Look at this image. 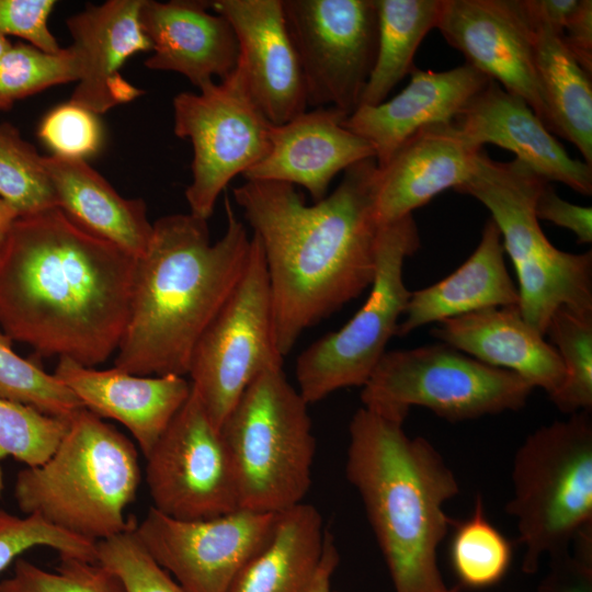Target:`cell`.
<instances>
[{"label":"cell","mask_w":592,"mask_h":592,"mask_svg":"<svg viewBox=\"0 0 592 592\" xmlns=\"http://www.w3.org/2000/svg\"><path fill=\"white\" fill-rule=\"evenodd\" d=\"M227 227L210 241L207 220L191 213L152 224L137 259L129 316L114 368L138 376H184L193 350L247 266L251 237L225 197Z\"/></svg>","instance_id":"obj_3"},{"label":"cell","mask_w":592,"mask_h":592,"mask_svg":"<svg viewBox=\"0 0 592 592\" xmlns=\"http://www.w3.org/2000/svg\"><path fill=\"white\" fill-rule=\"evenodd\" d=\"M407 87L377 105H360L343 125L367 140L378 168L417 132L432 124L452 122L492 80L465 62L445 71L412 70Z\"/></svg>","instance_id":"obj_21"},{"label":"cell","mask_w":592,"mask_h":592,"mask_svg":"<svg viewBox=\"0 0 592 592\" xmlns=\"http://www.w3.org/2000/svg\"><path fill=\"white\" fill-rule=\"evenodd\" d=\"M561 38L579 62L589 73H592V1L580 0L567 22Z\"/></svg>","instance_id":"obj_44"},{"label":"cell","mask_w":592,"mask_h":592,"mask_svg":"<svg viewBox=\"0 0 592 592\" xmlns=\"http://www.w3.org/2000/svg\"><path fill=\"white\" fill-rule=\"evenodd\" d=\"M69 422L0 398V458L11 456L27 467L43 464L66 434Z\"/></svg>","instance_id":"obj_37"},{"label":"cell","mask_w":592,"mask_h":592,"mask_svg":"<svg viewBox=\"0 0 592 592\" xmlns=\"http://www.w3.org/2000/svg\"><path fill=\"white\" fill-rule=\"evenodd\" d=\"M209 1L144 0L139 20L153 54L149 69L174 71L197 89L228 78L237 68V35L223 15L208 12Z\"/></svg>","instance_id":"obj_22"},{"label":"cell","mask_w":592,"mask_h":592,"mask_svg":"<svg viewBox=\"0 0 592 592\" xmlns=\"http://www.w3.org/2000/svg\"><path fill=\"white\" fill-rule=\"evenodd\" d=\"M537 592H592V525L576 535L568 550L549 557Z\"/></svg>","instance_id":"obj_41"},{"label":"cell","mask_w":592,"mask_h":592,"mask_svg":"<svg viewBox=\"0 0 592 592\" xmlns=\"http://www.w3.org/2000/svg\"><path fill=\"white\" fill-rule=\"evenodd\" d=\"M136 264L58 207L20 216L0 246V327L42 357L95 367L123 338Z\"/></svg>","instance_id":"obj_1"},{"label":"cell","mask_w":592,"mask_h":592,"mask_svg":"<svg viewBox=\"0 0 592 592\" xmlns=\"http://www.w3.org/2000/svg\"><path fill=\"white\" fill-rule=\"evenodd\" d=\"M476 148L452 122L432 124L411 136L387 163L377 167L375 217L390 224L429 203L445 190H456L474 172Z\"/></svg>","instance_id":"obj_20"},{"label":"cell","mask_w":592,"mask_h":592,"mask_svg":"<svg viewBox=\"0 0 592 592\" xmlns=\"http://www.w3.org/2000/svg\"><path fill=\"white\" fill-rule=\"evenodd\" d=\"M377 52L360 105H377L415 68V52L436 29L442 0H375Z\"/></svg>","instance_id":"obj_30"},{"label":"cell","mask_w":592,"mask_h":592,"mask_svg":"<svg viewBox=\"0 0 592 592\" xmlns=\"http://www.w3.org/2000/svg\"><path fill=\"white\" fill-rule=\"evenodd\" d=\"M436 29L466 62L520 96L555 133L522 0H442Z\"/></svg>","instance_id":"obj_16"},{"label":"cell","mask_w":592,"mask_h":592,"mask_svg":"<svg viewBox=\"0 0 592 592\" xmlns=\"http://www.w3.org/2000/svg\"><path fill=\"white\" fill-rule=\"evenodd\" d=\"M56 2L53 0H0V35H14L47 52L60 49L47 22Z\"/></svg>","instance_id":"obj_42"},{"label":"cell","mask_w":592,"mask_h":592,"mask_svg":"<svg viewBox=\"0 0 592 592\" xmlns=\"http://www.w3.org/2000/svg\"><path fill=\"white\" fill-rule=\"evenodd\" d=\"M509 306H519V291L505 265L500 230L490 218L479 244L458 269L431 286L411 292L396 335L473 311Z\"/></svg>","instance_id":"obj_26"},{"label":"cell","mask_w":592,"mask_h":592,"mask_svg":"<svg viewBox=\"0 0 592 592\" xmlns=\"http://www.w3.org/2000/svg\"><path fill=\"white\" fill-rule=\"evenodd\" d=\"M345 475L358 492L395 592H456L439 567V547L455 521L445 503L459 483L424 437L365 407L349 425Z\"/></svg>","instance_id":"obj_4"},{"label":"cell","mask_w":592,"mask_h":592,"mask_svg":"<svg viewBox=\"0 0 592 592\" xmlns=\"http://www.w3.org/2000/svg\"><path fill=\"white\" fill-rule=\"evenodd\" d=\"M0 197L20 216L57 207L44 157L10 124H0Z\"/></svg>","instance_id":"obj_33"},{"label":"cell","mask_w":592,"mask_h":592,"mask_svg":"<svg viewBox=\"0 0 592 592\" xmlns=\"http://www.w3.org/2000/svg\"><path fill=\"white\" fill-rule=\"evenodd\" d=\"M140 479L134 443L83 408L47 460L18 473L14 498L25 515L98 543L135 526L125 510Z\"/></svg>","instance_id":"obj_5"},{"label":"cell","mask_w":592,"mask_h":592,"mask_svg":"<svg viewBox=\"0 0 592 592\" xmlns=\"http://www.w3.org/2000/svg\"><path fill=\"white\" fill-rule=\"evenodd\" d=\"M534 387L445 343L386 352L362 387L363 407L405 422L411 407L460 422L523 408Z\"/></svg>","instance_id":"obj_9"},{"label":"cell","mask_w":592,"mask_h":592,"mask_svg":"<svg viewBox=\"0 0 592 592\" xmlns=\"http://www.w3.org/2000/svg\"><path fill=\"white\" fill-rule=\"evenodd\" d=\"M95 115L69 101L43 118L38 137L56 156L84 159L101 144V127Z\"/></svg>","instance_id":"obj_40"},{"label":"cell","mask_w":592,"mask_h":592,"mask_svg":"<svg viewBox=\"0 0 592 592\" xmlns=\"http://www.w3.org/2000/svg\"><path fill=\"white\" fill-rule=\"evenodd\" d=\"M135 526L98 542V562L121 580L125 592H187L148 554Z\"/></svg>","instance_id":"obj_39"},{"label":"cell","mask_w":592,"mask_h":592,"mask_svg":"<svg viewBox=\"0 0 592 592\" xmlns=\"http://www.w3.org/2000/svg\"><path fill=\"white\" fill-rule=\"evenodd\" d=\"M449 562L459 584L471 590L498 584L510 569L512 545L488 520L479 494L471 514L454 524Z\"/></svg>","instance_id":"obj_31"},{"label":"cell","mask_w":592,"mask_h":592,"mask_svg":"<svg viewBox=\"0 0 592 592\" xmlns=\"http://www.w3.org/2000/svg\"><path fill=\"white\" fill-rule=\"evenodd\" d=\"M327 530L316 506L296 504L277 515L269 544L241 570L228 592H309Z\"/></svg>","instance_id":"obj_28"},{"label":"cell","mask_w":592,"mask_h":592,"mask_svg":"<svg viewBox=\"0 0 592 592\" xmlns=\"http://www.w3.org/2000/svg\"><path fill=\"white\" fill-rule=\"evenodd\" d=\"M0 592H125L121 580L98 561L60 556L54 571L25 559L0 582Z\"/></svg>","instance_id":"obj_36"},{"label":"cell","mask_w":592,"mask_h":592,"mask_svg":"<svg viewBox=\"0 0 592 592\" xmlns=\"http://www.w3.org/2000/svg\"><path fill=\"white\" fill-rule=\"evenodd\" d=\"M57 207L90 232L140 258L152 236L141 198L127 200L84 159L44 157Z\"/></svg>","instance_id":"obj_27"},{"label":"cell","mask_w":592,"mask_h":592,"mask_svg":"<svg viewBox=\"0 0 592 592\" xmlns=\"http://www.w3.org/2000/svg\"><path fill=\"white\" fill-rule=\"evenodd\" d=\"M80 78V61L71 46L56 53L19 43L0 58V111L52 86Z\"/></svg>","instance_id":"obj_34"},{"label":"cell","mask_w":592,"mask_h":592,"mask_svg":"<svg viewBox=\"0 0 592 592\" xmlns=\"http://www.w3.org/2000/svg\"><path fill=\"white\" fill-rule=\"evenodd\" d=\"M54 375L100 418L122 423L145 457L191 395L184 376H138L58 358Z\"/></svg>","instance_id":"obj_24"},{"label":"cell","mask_w":592,"mask_h":592,"mask_svg":"<svg viewBox=\"0 0 592 592\" xmlns=\"http://www.w3.org/2000/svg\"><path fill=\"white\" fill-rule=\"evenodd\" d=\"M240 508L280 513L303 502L316 454L308 403L282 367L262 372L220 428Z\"/></svg>","instance_id":"obj_7"},{"label":"cell","mask_w":592,"mask_h":592,"mask_svg":"<svg viewBox=\"0 0 592 592\" xmlns=\"http://www.w3.org/2000/svg\"><path fill=\"white\" fill-rule=\"evenodd\" d=\"M534 31L537 73L556 135L572 143L592 166V83L589 75L554 33L525 7Z\"/></svg>","instance_id":"obj_29"},{"label":"cell","mask_w":592,"mask_h":592,"mask_svg":"<svg viewBox=\"0 0 592 592\" xmlns=\"http://www.w3.org/2000/svg\"><path fill=\"white\" fill-rule=\"evenodd\" d=\"M432 335L489 366L510 371L548 396L565 368L556 349L522 317L519 306L493 307L443 320Z\"/></svg>","instance_id":"obj_25"},{"label":"cell","mask_w":592,"mask_h":592,"mask_svg":"<svg viewBox=\"0 0 592 592\" xmlns=\"http://www.w3.org/2000/svg\"><path fill=\"white\" fill-rule=\"evenodd\" d=\"M0 398L32 407L45 414L71 419L83 409L79 398L54 374L12 350L0 332Z\"/></svg>","instance_id":"obj_35"},{"label":"cell","mask_w":592,"mask_h":592,"mask_svg":"<svg viewBox=\"0 0 592 592\" xmlns=\"http://www.w3.org/2000/svg\"><path fill=\"white\" fill-rule=\"evenodd\" d=\"M18 217V210L0 197V246Z\"/></svg>","instance_id":"obj_46"},{"label":"cell","mask_w":592,"mask_h":592,"mask_svg":"<svg viewBox=\"0 0 592 592\" xmlns=\"http://www.w3.org/2000/svg\"><path fill=\"white\" fill-rule=\"evenodd\" d=\"M545 335L558 352L565 378L549 396L559 411L576 414L592 409V316L561 306L551 316Z\"/></svg>","instance_id":"obj_32"},{"label":"cell","mask_w":592,"mask_h":592,"mask_svg":"<svg viewBox=\"0 0 592 592\" xmlns=\"http://www.w3.org/2000/svg\"><path fill=\"white\" fill-rule=\"evenodd\" d=\"M332 592H333V591H332ZM334 592H337V591H334Z\"/></svg>","instance_id":"obj_48"},{"label":"cell","mask_w":592,"mask_h":592,"mask_svg":"<svg viewBox=\"0 0 592 592\" xmlns=\"http://www.w3.org/2000/svg\"><path fill=\"white\" fill-rule=\"evenodd\" d=\"M209 8L232 26L249 91L273 125L308 110L305 82L282 0H215Z\"/></svg>","instance_id":"obj_17"},{"label":"cell","mask_w":592,"mask_h":592,"mask_svg":"<svg viewBox=\"0 0 592 592\" xmlns=\"http://www.w3.org/2000/svg\"><path fill=\"white\" fill-rule=\"evenodd\" d=\"M278 513L238 509L204 520H177L152 506L135 534L153 560L187 592H228L270 542Z\"/></svg>","instance_id":"obj_15"},{"label":"cell","mask_w":592,"mask_h":592,"mask_svg":"<svg viewBox=\"0 0 592 592\" xmlns=\"http://www.w3.org/2000/svg\"><path fill=\"white\" fill-rule=\"evenodd\" d=\"M376 172L374 158L349 167L335 190L311 205L280 181L250 180L232 190L262 248L283 357L305 330L371 287L380 227Z\"/></svg>","instance_id":"obj_2"},{"label":"cell","mask_w":592,"mask_h":592,"mask_svg":"<svg viewBox=\"0 0 592 592\" xmlns=\"http://www.w3.org/2000/svg\"><path fill=\"white\" fill-rule=\"evenodd\" d=\"M261 244L251 237L247 266L200 337L189 365L192 389L220 429L244 390L262 372L280 368Z\"/></svg>","instance_id":"obj_11"},{"label":"cell","mask_w":592,"mask_h":592,"mask_svg":"<svg viewBox=\"0 0 592 592\" xmlns=\"http://www.w3.org/2000/svg\"><path fill=\"white\" fill-rule=\"evenodd\" d=\"M50 547L60 556L96 560V543L58 528L38 515L18 516L0 509V573L21 554Z\"/></svg>","instance_id":"obj_38"},{"label":"cell","mask_w":592,"mask_h":592,"mask_svg":"<svg viewBox=\"0 0 592 592\" xmlns=\"http://www.w3.org/2000/svg\"><path fill=\"white\" fill-rule=\"evenodd\" d=\"M143 1L110 0L67 20L80 61V78L70 102L100 114L144 92L119 75L132 55L151 49L139 20Z\"/></svg>","instance_id":"obj_23"},{"label":"cell","mask_w":592,"mask_h":592,"mask_svg":"<svg viewBox=\"0 0 592 592\" xmlns=\"http://www.w3.org/2000/svg\"><path fill=\"white\" fill-rule=\"evenodd\" d=\"M198 90L174 96L173 130L193 146L185 190L190 213L207 220L228 183L266 156L273 124L253 100L239 64L228 78Z\"/></svg>","instance_id":"obj_12"},{"label":"cell","mask_w":592,"mask_h":592,"mask_svg":"<svg viewBox=\"0 0 592 592\" xmlns=\"http://www.w3.org/2000/svg\"><path fill=\"white\" fill-rule=\"evenodd\" d=\"M340 562L333 536L327 531L321 561L309 592H332L331 578Z\"/></svg>","instance_id":"obj_45"},{"label":"cell","mask_w":592,"mask_h":592,"mask_svg":"<svg viewBox=\"0 0 592 592\" xmlns=\"http://www.w3.org/2000/svg\"><path fill=\"white\" fill-rule=\"evenodd\" d=\"M534 210L537 219L548 220L572 231L578 243L592 242V208L562 200L549 182L540 189Z\"/></svg>","instance_id":"obj_43"},{"label":"cell","mask_w":592,"mask_h":592,"mask_svg":"<svg viewBox=\"0 0 592 592\" xmlns=\"http://www.w3.org/2000/svg\"><path fill=\"white\" fill-rule=\"evenodd\" d=\"M282 7L308 107L350 115L360 106L376 58L375 0H282Z\"/></svg>","instance_id":"obj_13"},{"label":"cell","mask_w":592,"mask_h":592,"mask_svg":"<svg viewBox=\"0 0 592 592\" xmlns=\"http://www.w3.org/2000/svg\"><path fill=\"white\" fill-rule=\"evenodd\" d=\"M476 148L491 144L547 182L557 181L583 195L592 193V166L571 158L527 103L490 80L454 118Z\"/></svg>","instance_id":"obj_19"},{"label":"cell","mask_w":592,"mask_h":592,"mask_svg":"<svg viewBox=\"0 0 592 592\" xmlns=\"http://www.w3.org/2000/svg\"><path fill=\"white\" fill-rule=\"evenodd\" d=\"M512 496L505 505L524 548L521 569L538 571L570 548L592 525V421L590 412L543 425L519 446L512 465Z\"/></svg>","instance_id":"obj_8"},{"label":"cell","mask_w":592,"mask_h":592,"mask_svg":"<svg viewBox=\"0 0 592 592\" xmlns=\"http://www.w3.org/2000/svg\"><path fill=\"white\" fill-rule=\"evenodd\" d=\"M419 248L412 215L379 227L376 270L366 301L342 328L311 343L296 361L297 390L308 405L368 380L396 335L411 294L403 281L405 261Z\"/></svg>","instance_id":"obj_10"},{"label":"cell","mask_w":592,"mask_h":592,"mask_svg":"<svg viewBox=\"0 0 592 592\" xmlns=\"http://www.w3.org/2000/svg\"><path fill=\"white\" fill-rule=\"evenodd\" d=\"M11 43L5 36L0 35V58L11 47Z\"/></svg>","instance_id":"obj_47"},{"label":"cell","mask_w":592,"mask_h":592,"mask_svg":"<svg viewBox=\"0 0 592 592\" xmlns=\"http://www.w3.org/2000/svg\"><path fill=\"white\" fill-rule=\"evenodd\" d=\"M546 182L519 160L496 161L482 148L473 174L455 190L489 209L517 276L519 310L544 335L561 306L592 316V252L557 249L535 215L536 197Z\"/></svg>","instance_id":"obj_6"},{"label":"cell","mask_w":592,"mask_h":592,"mask_svg":"<svg viewBox=\"0 0 592 592\" xmlns=\"http://www.w3.org/2000/svg\"><path fill=\"white\" fill-rule=\"evenodd\" d=\"M145 458L152 508L160 513L192 521L240 509L221 431L212 422L193 389Z\"/></svg>","instance_id":"obj_14"},{"label":"cell","mask_w":592,"mask_h":592,"mask_svg":"<svg viewBox=\"0 0 592 592\" xmlns=\"http://www.w3.org/2000/svg\"><path fill=\"white\" fill-rule=\"evenodd\" d=\"M348 114L334 107L306 110L291 121L272 125L266 156L243 177L299 185L314 203L327 196L334 177L349 167L375 159L372 145L349 130Z\"/></svg>","instance_id":"obj_18"}]
</instances>
